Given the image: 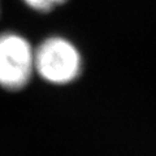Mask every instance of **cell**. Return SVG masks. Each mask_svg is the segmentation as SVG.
<instances>
[{
  "label": "cell",
  "mask_w": 156,
  "mask_h": 156,
  "mask_svg": "<svg viewBox=\"0 0 156 156\" xmlns=\"http://www.w3.org/2000/svg\"><path fill=\"white\" fill-rule=\"evenodd\" d=\"M83 57L74 43L62 35H50L34 46V74L46 83L65 86L81 77Z\"/></svg>",
  "instance_id": "obj_1"
},
{
  "label": "cell",
  "mask_w": 156,
  "mask_h": 156,
  "mask_svg": "<svg viewBox=\"0 0 156 156\" xmlns=\"http://www.w3.org/2000/svg\"><path fill=\"white\" fill-rule=\"evenodd\" d=\"M34 74V46L23 34L14 30L0 33V89L22 91Z\"/></svg>",
  "instance_id": "obj_2"
},
{
  "label": "cell",
  "mask_w": 156,
  "mask_h": 156,
  "mask_svg": "<svg viewBox=\"0 0 156 156\" xmlns=\"http://www.w3.org/2000/svg\"><path fill=\"white\" fill-rule=\"evenodd\" d=\"M23 5L37 13H48L61 7L68 0H21Z\"/></svg>",
  "instance_id": "obj_3"
},
{
  "label": "cell",
  "mask_w": 156,
  "mask_h": 156,
  "mask_svg": "<svg viewBox=\"0 0 156 156\" xmlns=\"http://www.w3.org/2000/svg\"><path fill=\"white\" fill-rule=\"evenodd\" d=\"M0 14H2V3H0Z\"/></svg>",
  "instance_id": "obj_4"
}]
</instances>
